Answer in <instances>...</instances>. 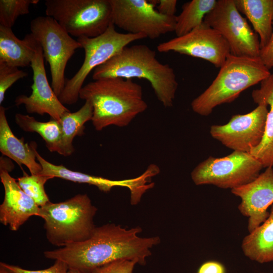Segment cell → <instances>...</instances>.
<instances>
[{
    "label": "cell",
    "mask_w": 273,
    "mask_h": 273,
    "mask_svg": "<svg viewBox=\"0 0 273 273\" xmlns=\"http://www.w3.org/2000/svg\"><path fill=\"white\" fill-rule=\"evenodd\" d=\"M139 227L126 229L108 223L96 227L88 239L44 252L46 258L63 261L69 268L83 273L120 259L135 260L144 265L151 255V249L160 242L158 237L142 238Z\"/></svg>",
    "instance_id": "6da1fadb"
},
{
    "label": "cell",
    "mask_w": 273,
    "mask_h": 273,
    "mask_svg": "<svg viewBox=\"0 0 273 273\" xmlns=\"http://www.w3.org/2000/svg\"><path fill=\"white\" fill-rule=\"evenodd\" d=\"M79 98L92 105L91 121L97 131L110 125L126 126L148 107L141 85L132 79L111 77L94 80L83 86Z\"/></svg>",
    "instance_id": "7a4b0ae2"
},
{
    "label": "cell",
    "mask_w": 273,
    "mask_h": 273,
    "mask_svg": "<svg viewBox=\"0 0 273 273\" xmlns=\"http://www.w3.org/2000/svg\"><path fill=\"white\" fill-rule=\"evenodd\" d=\"M111 77L146 79L164 107L173 106L178 88L174 70L160 62L156 52L147 45L126 46L93 71L94 80Z\"/></svg>",
    "instance_id": "3957f363"
},
{
    "label": "cell",
    "mask_w": 273,
    "mask_h": 273,
    "mask_svg": "<svg viewBox=\"0 0 273 273\" xmlns=\"http://www.w3.org/2000/svg\"><path fill=\"white\" fill-rule=\"evenodd\" d=\"M270 74L259 58L230 54L211 84L192 101V109L195 113L207 116L217 106L234 101L242 92Z\"/></svg>",
    "instance_id": "277c9868"
},
{
    "label": "cell",
    "mask_w": 273,
    "mask_h": 273,
    "mask_svg": "<svg viewBox=\"0 0 273 273\" xmlns=\"http://www.w3.org/2000/svg\"><path fill=\"white\" fill-rule=\"evenodd\" d=\"M97 211L88 196L79 194L63 202H49L40 207L38 216L44 220L48 241L61 248L91 237Z\"/></svg>",
    "instance_id": "5b68a950"
},
{
    "label": "cell",
    "mask_w": 273,
    "mask_h": 273,
    "mask_svg": "<svg viewBox=\"0 0 273 273\" xmlns=\"http://www.w3.org/2000/svg\"><path fill=\"white\" fill-rule=\"evenodd\" d=\"M45 13L70 35L95 37L112 23L109 0H46Z\"/></svg>",
    "instance_id": "8992f818"
},
{
    "label": "cell",
    "mask_w": 273,
    "mask_h": 273,
    "mask_svg": "<svg viewBox=\"0 0 273 273\" xmlns=\"http://www.w3.org/2000/svg\"><path fill=\"white\" fill-rule=\"evenodd\" d=\"M141 34L123 33L117 31L111 23L103 34L95 37H80L77 41L84 49L85 57L80 68L74 76L66 80L65 87L58 98L62 104H75L79 92L88 74L120 52L132 42L146 38Z\"/></svg>",
    "instance_id": "52a82bcc"
},
{
    "label": "cell",
    "mask_w": 273,
    "mask_h": 273,
    "mask_svg": "<svg viewBox=\"0 0 273 273\" xmlns=\"http://www.w3.org/2000/svg\"><path fill=\"white\" fill-rule=\"evenodd\" d=\"M263 168L250 153L234 151L221 158L209 156L195 167L191 178L197 186L211 185L232 190L254 180Z\"/></svg>",
    "instance_id": "ba28073f"
},
{
    "label": "cell",
    "mask_w": 273,
    "mask_h": 273,
    "mask_svg": "<svg viewBox=\"0 0 273 273\" xmlns=\"http://www.w3.org/2000/svg\"><path fill=\"white\" fill-rule=\"evenodd\" d=\"M31 33L40 45L44 58L50 65L51 86L59 97L63 90L67 64L81 44L52 17L38 16L30 23Z\"/></svg>",
    "instance_id": "9c48e42d"
},
{
    "label": "cell",
    "mask_w": 273,
    "mask_h": 273,
    "mask_svg": "<svg viewBox=\"0 0 273 273\" xmlns=\"http://www.w3.org/2000/svg\"><path fill=\"white\" fill-rule=\"evenodd\" d=\"M203 21L222 36L229 44L231 54L241 57H259V36L241 15L234 0L217 1Z\"/></svg>",
    "instance_id": "30bf717a"
},
{
    "label": "cell",
    "mask_w": 273,
    "mask_h": 273,
    "mask_svg": "<svg viewBox=\"0 0 273 273\" xmlns=\"http://www.w3.org/2000/svg\"><path fill=\"white\" fill-rule=\"evenodd\" d=\"M112 23L131 34H141L146 38L157 39L174 31L176 16L160 14L155 1L109 0Z\"/></svg>",
    "instance_id": "8fae6325"
},
{
    "label": "cell",
    "mask_w": 273,
    "mask_h": 273,
    "mask_svg": "<svg viewBox=\"0 0 273 273\" xmlns=\"http://www.w3.org/2000/svg\"><path fill=\"white\" fill-rule=\"evenodd\" d=\"M160 53L174 52L206 60L220 68L231 54L226 40L204 21L189 33L159 43Z\"/></svg>",
    "instance_id": "7c38bea8"
},
{
    "label": "cell",
    "mask_w": 273,
    "mask_h": 273,
    "mask_svg": "<svg viewBox=\"0 0 273 273\" xmlns=\"http://www.w3.org/2000/svg\"><path fill=\"white\" fill-rule=\"evenodd\" d=\"M268 111L267 105H258L248 113L232 116L225 124L212 125L210 133L233 151L250 153L263 138Z\"/></svg>",
    "instance_id": "4fadbf2b"
},
{
    "label": "cell",
    "mask_w": 273,
    "mask_h": 273,
    "mask_svg": "<svg viewBox=\"0 0 273 273\" xmlns=\"http://www.w3.org/2000/svg\"><path fill=\"white\" fill-rule=\"evenodd\" d=\"M44 59L41 47L37 41L30 66L33 72L32 93L29 96H18L15 103L17 106L23 105L28 113L47 114L51 118L59 120L65 112L70 111L60 101L49 83Z\"/></svg>",
    "instance_id": "5bb4252c"
},
{
    "label": "cell",
    "mask_w": 273,
    "mask_h": 273,
    "mask_svg": "<svg viewBox=\"0 0 273 273\" xmlns=\"http://www.w3.org/2000/svg\"><path fill=\"white\" fill-rule=\"evenodd\" d=\"M265 168L251 182L231 190L241 199L238 208L248 218L249 233L266 220L269 215L268 208L273 204V167Z\"/></svg>",
    "instance_id": "9a60e30c"
},
{
    "label": "cell",
    "mask_w": 273,
    "mask_h": 273,
    "mask_svg": "<svg viewBox=\"0 0 273 273\" xmlns=\"http://www.w3.org/2000/svg\"><path fill=\"white\" fill-rule=\"evenodd\" d=\"M37 161L42 167L40 174L58 177L74 183L87 184L97 187L100 191L108 192L115 187H125L129 189L130 202L136 204L141 201L142 196L151 188L150 176L147 172L129 179L112 180L108 178L89 175L81 172L73 171L63 165H55L47 161L36 152Z\"/></svg>",
    "instance_id": "2e32d148"
},
{
    "label": "cell",
    "mask_w": 273,
    "mask_h": 273,
    "mask_svg": "<svg viewBox=\"0 0 273 273\" xmlns=\"http://www.w3.org/2000/svg\"><path fill=\"white\" fill-rule=\"evenodd\" d=\"M7 170L0 168V178L5 191L0 205V221L10 230L17 231L32 216H38L40 207L25 194Z\"/></svg>",
    "instance_id": "e0dca14e"
},
{
    "label": "cell",
    "mask_w": 273,
    "mask_h": 273,
    "mask_svg": "<svg viewBox=\"0 0 273 273\" xmlns=\"http://www.w3.org/2000/svg\"><path fill=\"white\" fill-rule=\"evenodd\" d=\"M6 108L0 107V151L19 165H24L31 174H40L42 167L36 157V145L32 142L24 143L23 139L17 138L13 133L6 114Z\"/></svg>",
    "instance_id": "ac0fdd59"
},
{
    "label": "cell",
    "mask_w": 273,
    "mask_h": 273,
    "mask_svg": "<svg viewBox=\"0 0 273 273\" xmlns=\"http://www.w3.org/2000/svg\"><path fill=\"white\" fill-rule=\"evenodd\" d=\"M253 101L269 107L267 115L264 133L260 143L250 153L264 168L273 167V74L260 82L259 88L252 92Z\"/></svg>",
    "instance_id": "d6986e66"
},
{
    "label": "cell",
    "mask_w": 273,
    "mask_h": 273,
    "mask_svg": "<svg viewBox=\"0 0 273 273\" xmlns=\"http://www.w3.org/2000/svg\"><path fill=\"white\" fill-rule=\"evenodd\" d=\"M36 43L31 33L20 39L12 28L0 25V62L17 68L30 66Z\"/></svg>",
    "instance_id": "ffe728a7"
},
{
    "label": "cell",
    "mask_w": 273,
    "mask_h": 273,
    "mask_svg": "<svg viewBox=\"0 0 273 273\" xmlns=\"http://www.w3.org/2000/svg\"><path fill=\"white\" fill-rule=\"evenodd\" d=\"M244 255L259 263L273 262V204L266 220L243 239Z\"/></svg>",
    "instance_id": "44dd1931"
},
{
    "label": "cell",
    "mask_w": 273,
    "mask_h": 273,
    "mask_svg": "<svg viewBox=\"0 0 273 273\" xmlns=\"http://www.w3.org/2000/svg\"><path fill=\"white\" fill-rule=\"evenodd\" d=\"M258 34L260 49L268 42L273 29V0H234Z\"/></svg>",
    "instance_id": "7402d4cb"
},
{
    "label": "cell",
    "mask_w": 273,
    "mask_h": 273,
    "mask_svg": "<svg viewBox=\"0 0 273 273\" xmlns=\"http://www.w3.org/2000/svg\"><path fill=\"white\" fill-rule=\"evenodd\" d=\"M93 115V107L88 101L77 111L65 112L59 122L62 133L63 155L69 156L74 151L72 142L76 136L83 134L85 123L91 120Z\"/></svg>",
    "instance_id": "603a6c76"
},
{
    "label": "cell",
    "mask_w": 273,
    "mask_h": 273,
    "mask_svg": "<svg viewBox=\"0 0 273 273\" xmlns=\"http://www.w3.org/2000/svg\"><path fill=\"white\" fill-rule=\"evenodd\" d=\"M15 121L23 130L39 134L50 152L63 155L62 133L59 120L51 118L47 122H40L28 115L17 113Z\"/></svg>",
    "instance_id": "cb8c5ba5"
},
{
    "label": "cell",
    "mask_w": 273,
    "mask_h": 273,
    "mask_svg": "<svg viewBox=\"0 0 273 273\" xmlns=\"http://www.w3.org/2000/svg\"><path fill=\"white\" fill-rule=\"evenodd\" d=\"M216 0H192L185 3L176 17L174 32L177 37L184 35L200 25L205 16L215 6Z\"/></svg>",
    "instance_id": "d4e9b609"
},
{
    "label": "cell",
    "mask_w": 273,
    "mask_h": 273,
    "mask_svg": "<svg viewBox=\"0 0 273 273\" xmlns=\"http://www.w3.org/2000/svg\"><path fill=\"white\" fill-rule=\"evenodd\" d=\"M52 178L53 177L41 174H24L16 180L24 192L41 207L50 202L44 190V184Z\"/></svg>",
    "instance_id": "484cf974"
},
{
    "label": "cell",
    "mask_w": 273,
    "mask_h": 273,
    "mask_svg": "<svg viewBox=\"0 0 273 273\" xmlns=\"http://www.w3.org/2000/svg\"><path fill=\"white\" fill-rule=\"evenodd\" d=\"M39 0H1L0 25L12 28L17 18L29 13L31 5H36Z\"/></svg>",
    "instance_id": "4316f807"
},
{
    "label": "cell",
    "mask_w": 273,
    "mask_h": 273,
    "mask_svg": "<svg viewBox=\"0 0 273 273\" xmlns=\"http://www.w3.org/2000/svg\"><path fill=\"white\" fill-rule=\"evenodd\" d=\"M28 73L18 68L0 62V104L3 103L7 90L18 80Z\"/></svg>",
    "instance_id": "83f0119b"
},
{
    "label": "cell",
    "mask_w": 273,
    "mask_h": 273,
    "mask_svg": "<svg viewBox=\"0 0 273 273\" xmlns=\"http://www.w3.org/2000/svg\"><path fill=\"white\" fill-rule=\"evenodd\" d=\"M137 263L135 260L120 259L97 267L90 273H132Z\"/></svg>",
    "instance_id": "f1b7e54d"
},
{
    "label": "cell",
    "mask_w": 273,
    "mask_h": 273,
    "mask_svg": "<svg viewBox=\"0 0 273 273\" xmlns=\"http://www.w3.org/2000/svg\"><path fill=\"white\" fill-rule=\"evenodd\" d=\"M3 265L12 273H68V266L62 261L56 260L55 263L49 267L41 270H29L20 266L1 262Z\"/></svg>",
    "instance_id": "f546056e"
},
{
    "label": "cell",
    "mask_w": 273,
    "mask_h": 273,
    "mask_svg": "<svg viewBox=\"0 0 273 273\" xmlns=\"http://www.w3.org/2000/svg\"><path fill=\"white\" fill-rule=\"evenodd\" d=\"M259 58L267 69L273 68V29L268 42L260 49Z\"/></svg>",
    "instance_id": "4dcf8cb0"
},
{
    "label": "cell",
    "mask_w": 273,
    "mask_h": 273,
    "mask_svg": "<svg viewBox=\"0 0 273 273\" xmlns=\"http://www.w3.org/2000/svg\"><path fill=\"white\" fill-rule=\"evenodd\" d=\"M157 10L161 14L168 16H175L177 1H155Z\"/></svg>",
    "instance_id": "1f68e13d"
},
{
    "label": "cell",
    "mask_w": 273,
    "mask_h": 273,
    "mask_svg": "<svg viewBox=\"0 0 273 273\" xmlns=\"http://www.w3.org/2000/svg\"><path fill=\"white\" fill-rule=\"evenodd\" d=\"M196 273H226L225 266L215 260H209L203 263Z\"/></svg>",
    "instance_id": "d6a6232c"
},
{
    "label": "cell",
    "mask_w": 273,
    "mask_h": 273,
    "mask_svg": "<svg viewBox=\"0 0 273 273\" xmlns=\"http://www.w3.org/2000/svg\"><path fill=\"white\" fill-rule=\"evenodd\" d=\"M0 273H12L11 271L0 264Z\"/></svg>",
    "instance_id": "836d02e7"
},
{
    "label": "cell",
    "mask_w": 273,
    "mask_h": 273,
    "mask_svg": "<svg viewBox=\"0 0 273 273\" xmlns=\"http://www.w3.org/2000/svg\"><path fill=\"white\" fill-rule=\"evenodd\" d=\"M68 273H83L82 272L73 268H69Z\"/></svg>",
    "instance_id": "e575fe53"
},
{
    "label": "cell",
    "mask_w": 273,
    "mask_h": 273,
    "mask_svg": "<svg viewBox=\"0 0 273 273\" xmlns=\"http://www.w3.org/2000/svg\"><path fill=\"white\" fill-rule=\"evenodd\" d=\"M263 273H267V272H263ZM273 273V272H272Z\"/></svg>",
    "instance_id": "d590c367"
}]
</instances>
